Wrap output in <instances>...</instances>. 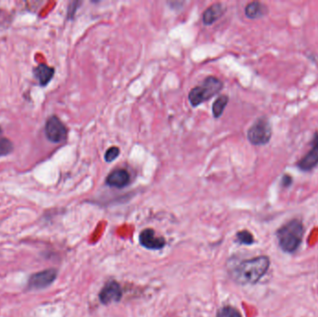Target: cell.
<instances>
[{
  "label": "cell",
  "mask_w": 318,
  "mask_h": 317,
  "mask_svg": "<svg viewBox=\"0 0 318 317\" xmlns=\"http://www.w3.org/2000/svg\"><path fill=\"white\" fill-rule=\"evenodd\" d=\"M120 150L119 147L117 146H113V147H110L108 150L105 152V155H104V159L107 163H111L114 160L119 158V156Z\"/></svg>",
  "instance_id": "obj_18"
},
{
  "label": "cell",
  "mask_w": 318,
  "mask_h": 317,
  "mask_svg": "<svg viewBox=\"0 0 318 317\" xmlns=\"http://www.w3.org/2000/svg\"><path fill=\"white\" fill-rule=\"evenodd\" d=\"M57 271L55 269H48L33 275L29 278L28 287L30 289H42L51 285L57 278Z\"/></svg>",
  "instance_id": "obj_6"
},
{
  "label": "cell",
  "mask_w": 318,
  "mask_h": 317,
  "mask_svg": "<svg viewBox=\"0 0 318 317\" xmlns=\"http://www.w3.org/2000/svg\"><path fill=\"white\" fill-rule=\"evenodd\" d=\"M223 87L222 80L215 77H207L198 87H195L188 94V100L193 107L199 106L207 102L213 96L217 95Z\"/></svg>",
  "instance_id": "obj_3"
},
{
  "label": "cell",
  "mask_w": 318,
  "mask_h": 317,
  "mask_svg": "<svg viewBox=\"0 0 318 317\" xmlns=\"http://www.w3.org/2000/svg\"><path fill=\"white\" fill-rule=\"evenodd\" d=\"M228 102H229L228 96L221 95L219 98H217V100L212 104V114L215 119H219L223 115Z\"/></svg>",
  "instance_id": "obj_14"
},
{
  "label": "cell",
  "mask_w": 318,
  "mask_h": 317,
  "mask_svg": "<svg viewBox=\"0 0 318 317\" xmlns=\"http://www.w3.org/2000/svg\"><path fill=\"white\" fill-rule=\"evenodd\" d=\"M129 183H130V176L125 169L113 170L105 180V183L108 186L113 188H118V189L125 188L129 184Z\"/></svg>",
  "instance_id": "obj_10"
},
{
  "label": "cell",
  "mask_w": 318,
  "mask_h": 317,
  "mask_svg": "<svg viewBox=\"0 0 318 317\" xmlns=\"http://www.w3.org/2000/svg\"><path fill=\"white\" fill-rule=\"evenodd\" d=\"M292 183V178L289 175H284L282 178V185L283 187H288Z\"/></svg>",
  "instance_id": "obj_20"
},
{
  "label": "cell",
  "mask_w": 318,
  "mask_h": 317,
  "mask_svg": "<svg viewBox=\"0 0 318 317\" xmlns=\"http://www.w3.org/2000/svg\"><path fill=\"white\" fill-rule=\"evenodd\" d=\"M272 133L273 130L269 119L262 117L257 119L247 130V139L256 146L265 145L270 142Z\"/></svg>",
  "instance_id": "obj_4"
},
{
  "label": "cell",
  "mask_w": 318,
  "mask_h": 317,
  "mask_svg": "<svg viewBox=\"0 0 318 317\" xmlns=\"http://www.w3.org/2000/svg\"><path fill=\"white\" fill-rule=\"evenodd\" d=\"M81 4V2H78V1H75V2H72L69 6V8H68V18L71 19L73 18V16L75 15L77 9L79 8V5Z\"/></svg>",
  "instance_id": "obj_19"
},
{
  "label": "cell",
  "mask_w": 318,
  "mask_h": 317,
  "mask_svg": "<svg viewBox=\"0 0 318 317\" xmlns=\"http://www.w3.org/2000/svg\"><path fill=\"white\" fill-rule=\"evenodd\" d=\"M217 317H241V315L236 308L225 306L218 312Z\"/></svg>",
  "instance_id": "obj_16"
},
{
  "label": "cell",
  "mask_w": 318,
  "mask_h": 317,
  "mask_svg": "<svg viewBox=\"0 0 318 317\" xmlns=\"http://www.w3.org/2000/svg\"><path fill=\"white\" fill-rule=\"evenodd\" d=\"M225 8L222 3H216L205 10L203 13V24L205 25H211L214 24L217 20L223 16Z\"/></svg>",
  "instance_id": "obj_12"
},
{
  "label": "cell",
  "mask_w": 318,
  "mask_h": 317,
  "mask_svg": "<svg viewBox=\"0 0 318 317\" xmlns=\"http://www.w3.org/2000/svg\"><path fill=\"white\" fill-rule=\"evenodd\" d=\"M268 13V8L267 7L259 2V1H254V2H250L247 5V7L245 8V14L248 19L251 20H256V19H260L265 16Z\"/></svg>",
  "instance_id": "obj_13"
},
{
  "label": "cell",
  "mask_w": 318,
  "mask_h": 317,
  "mask_svg": "<svg viewBox=\"0 0 318 317\" xmlns=\"http://www.w3.org/2000/svg\"><path fill=\"white\" fill-rule=\"evenodd\" d=\"M67 128L56 116L48 118L45 124V135L49 142L53 143H64L67 139Z\"/></svg>",
  "instance_id": "obj_5"
},
{
  "label": "cell",
  "mask_w": 318,
  "mask_h": 317,
  "mask_svg": "<svg viewBox=\"0 0 318 317\" xmlns=\"http://www.w3.org/2000/svg\"><path fill=\"white\" fill-rule=\"evenodd\" d=\"M122 297V290L120 285L116 281H110L101 290L99 298L104 304H110L118 302Z\"/></svg>",
  "instance_id": "obj_8"
},
{
  "label": "cell",
  "mask_w": 318,
  "mask_h": 317,
  "mask_svg": "<svg viewBox=\"0 0 318 317\" xmlns=\"http://www.w3.org/2000/svg\"><path fill=\"white\" fill-rule=\"evenodd\" d=\"M140 242L142 246L148 249H161L166 246L165 239L157 237L155 231L152 229H145L140 234Z\"/></svg>",
  "instance_id": "obj_9"
},
{
  "label": "cell",
  "mask_w": 318,
  "mask_h": 317,
  "mask_svg": "<svg viewBox=\"0 0 318 317\" xmlns=\"http://www.w3.org/2000/svg\"><path fill=\"white\" fill-rule=\"evenodd\" d=\"M318 165V132L314 135L311 150L298 161L296 166L302 171H310Z\"/></svg>",
  "instance_id": "obj_7"
},
{
  "label": "cell",
  "mask_w": 318,
  "mask_h": 317,
  "mask_svg": "<svg viewBox=\"0 0 318 317\" xmlns=\"http://www.w3.org/2000/svg\"><path fill=\"white\" fill-rule=\"evenodd\" d=\"M270 267V260L261 256L240 262L234 270V279L240 285L256 284L267 273Z\"/></svg>",
  "instance_id": "obj_1"
},
{
  "label": "cell",
  "mask_w": 318,
  "mask_h": 317,
  "mask_svg": "<svg viewBox=\"0 0 318 317\" xmlns=\"http://www.w3.org/2000/svg\"><path fill=\"white\" fill-rule=\"evenodd\" d=\"M303 225L299 220H292L278 231L279 246L287 253H292L300 246L303 238Z\"/></svg>",
  "instance_id": "obj_2"
},
{
  "label": "cell",
  "mask_w": 318,
  "mask_h": 317,
  "mask_svg": "<svg viewBox=\"0 0 318 317\" xmlns=\"http://www.w3.org/2000/svg\"><path fill=\"white\" fill-rule=\"evenodd\" d=\"M14 150V145L12 142L4 137H0V157H5L11 154Z\"/></svg>",
  "instance_id": "obj_15"
},
{
  "label": "cell",
  "mask_w": 318,
  "mask_h": 317,
  "mask_svg": "<svg viewBox=\"0 0 318 317\" xmlns=\"http://www.w3.org/2000/svg\"><path fill=\"white\" fill-rule=\"evenodd\" d=\"M2 132H3V129H2V127H0V136L2 134Z\"/></svg>",
  "instance_id": "obj_21"
},
{
  "label": "cell",
  "mask_w": 318,
  "mask_h": 317,
  "mask_svg": "<svg viewBox=\"0 0 318 317\" xmlns=\"http://www.w3.org/2000/svg\"><path fill=\"white\" fill-rule=\"evenodd\" d=\"M238 239L241 244H245V245H251L254 242V238L253 236L247 232V231H242L239 232L238 234Z\"/></svg>",
  "instance_id": "obj_17"
},
{
  "label": "cell",
  "mask_w": 318,
  "mask_h": 317,
  "mask_svg": "<svg viewBox=\"0 0 318 317\" xmlns=\"http://www.w3.org/2000/svg\"><path fill=\"white\" fill-rule=\"evenodd\" d=\"M33 74L41 87L47 86L55 74V69L47 64H40L33 69Z\"/></svg>",
  "instance_id": "obj_11"
}]
</instances>
